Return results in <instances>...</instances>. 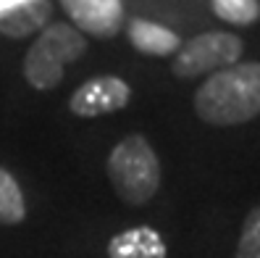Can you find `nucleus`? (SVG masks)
Listing matches in <instances>:
<instances>
[{"label":"nucleus","mask_w":260,"mask_h":258,"mask_svg":"<svg viewBox=\"0 0 260 258\" xmlns=\"http://www.w3.org/2000/svg\"><path fill=\"white\" fill-rule=\"evenodd\" d=\"M194 113L210 127H239L260 116V64L239 61L205 77L194 93Z\"/></svg>","instance_id":"obj_1"},{"label":"nucleus","mask_w":260,"mask_h":258,"mask_svg":"<svg viewBox=\"0 0 260 258\" xmlns=\"http://www.w3.org/2000/svg\"><path fill=\"white\" fill-rule=\"evenodd\" d=\"M108 182L126 206H145L160 187V161L145 134L132 132L118 140L105 161Z\"/></svg>","instance_id":"obj_2"},{"label":"nucleus","mask_w":260,"mask_h":258,"mask_svg":"<svg viewBox=\"0 0 260 258\" xmlns=\"http://www.w3.org/2000/svg\"><path fill=\"white\" fill-rule=\"evenodd\" d=\"M87 53V37L66 21L45 26L24 55V79L35 90H55L63 82L66 66Z\"/></svg>","instance_id":"obj_3"},{"label":"nucleus","mask_w":260,"mask_h":258,"mask_svg":"<svg viewBox=\"0 0 260 258\" xmlns=\"http://www.w3.org/2000/svg\"><path fill=\"white\" fill-rule=\"evenodd\" d=\"M242 50H244V42L239 35L213 29V32L192 37L189 42H181V48L171 61V71L176 79L210 77V74L239 64Z\"/></svg>","instance_id":"obj_4"},{"label":"nucleus","mask_w":260,"mask_h":258,"mask_svg":"<svg viewBox=\"0 0 260 258\" xmlns=\"http://www.w3.org/2000/svg\"><path fill=\"white\" fill-rule=\"evenodd\" d=\"M132 100V87L116 74H100L79 84L69 98V111L79 119H98L124 111Z\"/></svg>","instance_id":"obj_5"},{"label":"nucleus","mask_w":260,"mask_h":258,"mask_svg":"<svg viewBox=\"0 0 260 258\" xmlns=\"http://www.w3.org/2000/svg\"><path fill=\"white\" fill-rule=\"evenodd\" d=\"M69 13L71 26L87 37L111 40L124 29V6L121 0H58Z\"/></svg>","instance_id":"obj_6"},{"label":"nucleus","mask_w":260,"mask_h":258,"mask_svg":"<svg viewBox=\"0 0 260 258\" xmlns=\"http://www.w3.org/2000/svg\"><path fill=\"white\" fill-rule=\"evenodd\" d=\"M53 3L50 0H19L8 8H0V35L11 40H24L40 35L50 26Z\"/></svg>","instance_id":"obj_7"},{"label":"nucleus","mask_w":260,"mask_h":258,"mask_svg":"<svg viewBox=\"0 0 260 258\" xmlns=\"http://www.w3.org/2000/svg\"><path fill=\"white\" fill-rule=\"evenodd\" d=\"M166 240L152 226H132L108 240V258H166Z\"/></svg>","instance_id":"obj_8"},{"label":"nucleus","mask_w":260,"mask_h":258,"mask_svg":"<svg viewBox=\"0 0 260 258\" xmlns=\"http://www.w3.org/2000/svg\"><path fill=\"white\" fill-rule=\"evenodd\" d=\"M126 37L132 42V48L142 55L166 58V55H176V50L181 48V37L176 32H171L163 24L145 21V19H132L126 24Z\"/></svg>","instance_id":"obj_9"},{"label":"nucleus","mask_w":260,"mask_h":258,"mask_svg":"<svg viewBox=\"0 0 260 258\" xmlns=\"http://www.w3.org/2000/svg\"><path fill=\"white\" fill-rule=\"evenodd\" d=\"M26 219V198L21 185L8 169L0 166V224L16 226Z\"/></svg>","instance_id":"obj_10"},{"label":"nucleus","mask_w":260,"mask_h":258,"mask_svg":"<svg viewBox=\"0 0 260 258\" xmlns=\"http://www.w3.org/2000/svg\"><path fill=\"white\" fill-rule=\"evenodd\" d=\"M213 13L234 26H250L260 19V0H213Z\"/></svg>","instance_id":"obj_11"},{"label":"nucleus","mask_w":260,"mask_h":258,"mask_svg":"<svg viewBox=\"0 0 260 258\" xmlns=\"http://www.w3.org/2000/svg\"><path fill=\"white\" fill-rule=\"evenodd\" d=\"M234 258H260V206H255L242 221Z\"/></svg>","instance_id":"obj_12"},{"label":"nucleus","mask_w":260,"mask_h":258,"mask_svg":"<svg viewBox=\"0 0 260 258\" xmlns=\"http://www.w3.org/2000/svg\"><path fill=\"white\" fill-rule=\"evenodd\" d=\"M13 3H19V0H0V6H6V8H8V6H13Z\"/></svg>","instance_id":"obj_13"}]
</instances>
